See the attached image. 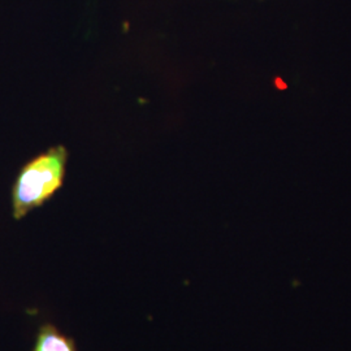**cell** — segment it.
<instances>
[{
    "label": "cell",
    "mask_w": 351,
    "mask_h": 351,
    "mask_svg": "<svg viewBox=\"0 0 351 351\" xmlns=\"http://www.w3.org/2000/svg\"><path fill=\"white\" fill-rule=\"evenodd\" d=\"M34 351H75V343L71 339L51 324L42 326L38 333Z\"/></svg>",
    "instance_id": "cell-2"
},
{
    "label": "cell",
    "mask_w": 351,
    "mask_h": 351,
    "mask_svg": "<svg viewBox=\"0 0 351 351\" xmlns=\"http://www.w3.org/2000/svg\"><path fill=\"white\" fill-rule=\"evenodd\" d=\"M68 151L52 147L25 164L17 176L12 190L13 217L20 220L40 207L62 188Z\"/></svg>",
    "instance_id": "cell-1"
}]
</instances>
